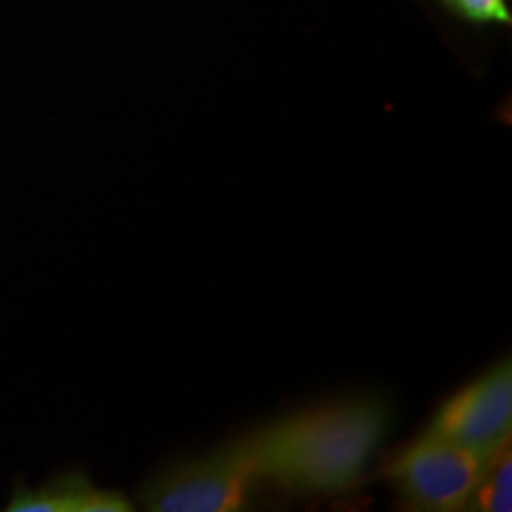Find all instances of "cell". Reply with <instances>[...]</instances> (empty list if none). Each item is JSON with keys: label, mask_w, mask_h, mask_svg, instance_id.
<instances>
[{"label": "cell", "mask_w": 512, "mask_h": 512, "mask_svg": "<svg viewBox=\"0 0 512 512\" xmlns=\"http://www.w3.org/2000/svg\"><path fill=\"white\" fill-rule=\"evenodd\" d=\"M389 406L373 396L306 408L242 439L256 477L299 494L351 489L387 437Z\"/></svg>", "instance_id": "6da1fadb"}, {"label": "cell", "mask_w": 512, "mask_h": 512, "mask_svg": "<svg viewBox=\"0 0 512 512\" xmlns=\"http://www.w3.org/2000/svg\"><path fill=\"white\" fill-rule=\"evenodd\" d=\"M486 456L425 432L389 460L384 475L401 503L422 512L465 510Z\"/></svg>", "instance_id": "7a4b0ae2"}, {"label": "cell", "mask_w": 512, "mask_h": 512, "mask_svg": "<svg viewBox=\"0 0 512 512\" xmlns=\"http://www.w3.org/2000/svg\"><path fill=\"white\" fill-rule=\"evenodd\" d=\"M254 482V463L240 439L150 479L140 501L152 512H233L245 508Z\"/></svg>", "instance_id": "3957f363"}, {"label": "cell", "mask_w": 512, "mask_h": 512, "mask_svg": "<svg viewBox=\"0 0 512 512\" xmlns=\"http://www.w3.org/2000/svg\"><path fill=\"white\" fill-rule=\"evenodd\" d=\"M427 432L479 456H489L510 441L512 366L508 358L453 394L434 415Z\"/></svg>", "instance_id": "277c9868"}, {"label": "cell", "mask_w": 512, "mask_h": 512, "mask_svg": "<svg viewBox=\"0 0 512 512\" xmlns=\"http://www.w3.org/2000/svg\"><path fill=\"white\" fill-rule=\"evenodd\" d=\"M10 512H128L133 505L117 491H102L86 477L62 475L31 491L19 486L8 503Z\"/></svg>", "instance_id": "5b68a950"}, {"label": "cell", "mask_w": 512, "mask_h": 512, "mask_svg": "<svg viewBox=\"0 0 512 512\" xmlns=\"http://www.w3.org/2000/svg\"><path fill=\"white\" fill-rule=\"evenodd\" d=\"M470 512H510L512 510V456L510 441L498 446L484 458L477 486L470 501L465 503Z\"/></svg>", "instance_id": "8992f818"}, {"label": "cell", "mask_w": 512, "mask_h": 512, "mask_svg": "<svg viewBox=\"0 0 512 512\" xmlns=\"http://www.w3.org/2000/svg\"><path fill=\"white\" fill-rule=\"evenodd\" d=\"M460 17L479 24H510V12L505 0H444Z\"/></svg>", "instance_id": "52a82bcc"}]
</instances>
